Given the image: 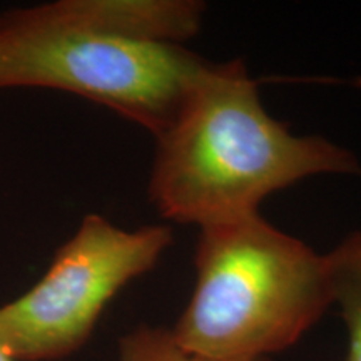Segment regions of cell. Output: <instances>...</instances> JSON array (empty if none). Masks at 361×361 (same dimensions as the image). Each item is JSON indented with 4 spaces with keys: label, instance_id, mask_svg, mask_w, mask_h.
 <instances>
[{
    "label": "cell",
    "instance_id": "cell-1",
    "mask_svg": "<svg viewBox=\"0 0 361 361\" xmlns=\"http://www.w3.org/2000/svg\"><path fill=\"white\" fill-rule=\"evenodd\" d=\"M197 0H62L0 17V89L78 94L159 135L211 61L183 45Z\"/></svg>",
    "mask_w": 361,
    "mask_h": 361
},
{
    "label": "cell",
    "instance_id": "cell-2",
    "mask_svg": "<svg viewBox=\"0 0 361 361\" xmlns=\"http://www.w3.org/2000/svg\"><path fill=\"white\" fill-rule=\"evenodd\" d=\"M318 174L361 166L348 149L274 119L245 62H211L156 135L149 197L164 219L204 228L256 214L269 194Z\"/></svg>",
    "mask_w": 361,
    "mask_h": 361
},
{
    "label": "cell",
    "instance_id": "cell-3",
    "mask_svg": "<svg viewBox=\"0 0 361 361\" xmlns=\"http://www.w3.org/2000/svg\"><path fill=\"white\" fill-rule=\"evenodd\" d=\"M196 286L174 340L214 361L268 360L333 305L326 255L259 213L200 228Z\"/></svg>",
    "mask_w": 361,
    "mask_h": 361
},
{
    "label": "cell",
    "instance_id": "cell-4",
    "mask_svg": "<svg viewBox=\"0 0 361 361\" xmlns=\"http://www.w3.org/2000/svg\"><path fill=\"white\" fill-rule=\"evenodd\" d=\"M173 243L166 224L128 231L85 216L24 296L0 308V346L16 361H52L78 351L126 284L151 271Z\"/></svg>",
    "mask_w": 361,
    "mask_h": 361
},
{
    "label": "cell",
    "instance_id": "cell-5",
    "mask_svg": "<svg viewBox=\"0 0 361 361\" xmlns=\"http://www.w3.org/2000/svg\"><path fill=\"white\" fill-rule=\"evenodd\" d=\"M333 303L348 331L346 361H361V231L346 236L326 255Z\"/></svg>",
    "mask_w": 361,
    "mask_h": 361
},
{
    "label": "cell",
    "instance_id": "cell-6",
    "mask_svg": "<svg viewBox=\"0 0 361 361\" xmlns=\"http://www.w3.org/2000/svg\"><path fill=\"white\" fill-rule=\"evenodd\" d=\"M121 361H214L189 353L168 328L141 326L119 343ZM268 361V360H258Z\"/></svg>",
    "mask_w": 361,
    "mask_h": 361
},
{
    "label": "cell",
    "instance_id": "cell-7",
    "mask_svg": "<svg viewBox=\"0 0 361 361\" xmlns=\"http://www.w3.org/2000/svg\"><path fill=\"white\" fill-rule=\"evenodd\" d=\"M0 361H16V360H13V358H12V356L7 353V351H6V350H4V348H2V346H0Z\"/></svg>",
    "mask_w": 361,
    "mask_h": 361
}]
</instances>
